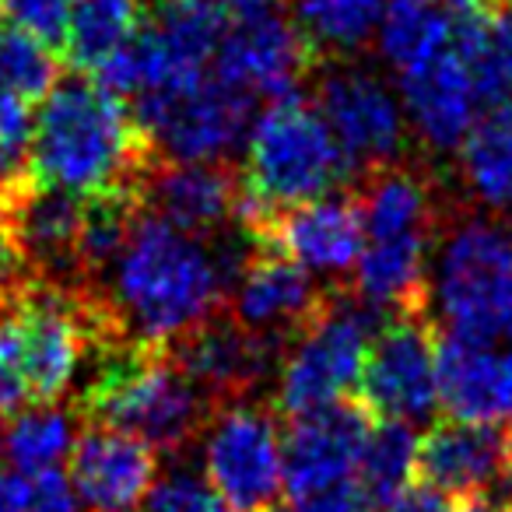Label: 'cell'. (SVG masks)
Here are the masks:
<instances>
[{"instance_id": "obj_8", "label": "cell", "mask_w": 512, "mask_h": 512, "mask_svg": "<svg viewBox=\"0 0 512 512\" xmlns=\"http://www.w3.org/2000/svg\"><path fill=\"white\" fill-rule=\"evenodd\" d=\"M316 109L327 120L348 158L351 183L383 165L404 162L407 155V113L390 85L372 67L355 60H327L316 78Z\"/></svg>"}, {"instance_id": "obj_23", "label": "cell", "mask_w": 512, "mask_h": 512, "mask_svg": "<svg viewBox=\"0 0 512 512\" xmlns=\"http://www.w3.org/2000/svg\"><path fill=\"white\" fill-rule=\"evenodd\" d=\"M141 32V0H74L64 32V60L92 78Z\"/></svg>"}, {"instance_id": "obj_15", "label": "cell", "mask_w": 512, "mask_h": 512, "mask_svg": "<svg viewBox=\"0 0 512 512\" xmlns=\"http://www.w3.org/2000/svg\"><path fill=\"white\" fill-rule=\"evenodd\" d=\"M242 169L228 162H176L155 155L137 183L141 211L190 235L218 239L239 228Z\"/></svg>"}, {"instance_id": "obj_7", "label": "cell", "mask_w": 512, "mask_h": 512, "mask_svg": "<svg viewBox=\"0 0 512 512\" xmlns=\"http://www.w3.org/2000/svg\"><path fill=\"white\" fill-rule=\"evenodd\" d=\"M204 477L228 512H281L285 439L278 411L249 400L214 407L204 428Z\"/></svg>"}, {"instance_id": "obj_10", "label": "cell", "mask_w": 512, "mask_h": 512, "mask_svg": "<svg viewBox=\"0 0 512 512\" xmlns=\"http://www.w3.org/2000/svg\"><path fill=\"white\" fill-rule=\"evenodd\" d=\"M358 390L376 421L414 425L432 418L439 407V327L428 309H404L379 323Z\"/></svg>"}, {"instance_id": "obj_9", "label": "cell", "mask_w": 512, "mask_h": 512, "mask_svg": "<svg viewBox=\"0 0 512 512\" xmlns=\"http://www.w3.org/2000/svg\"><path fill=\"white\" fill-rule=\"evenodd\" d=\"M134 120L162 158L225 162L242 137H249L253 99L214 74H204L176 92L137 99Z\"/></svg>"}, {"instance_id": "obj_39", "label": "cell", "mask_w": 512, "mask_h": 512, "mask_svg": "<svg viewBox=\"0 0 512 512\" xmlns=\"http://www.w3.org/2000/svg\"><path fill=\"white\" fill-rule=\"evenodd\" d=\"M158 4H165V0H158Z\"/></svg>"}, {"instance_id": "obj_18", "label": "cell", "mask_w": 512, "mask_h": 512, "mask_svg": "<svg viewBox=\"0 0 512 512\" xmlns=\"http://www.w3.org/2000/svg\"><path fill=\"white\" fill-rule=\"evenodd\" d=\"M71 484L88 512H141L158 484V449L109 425H88L71 449Z\"/></svg>"}, {"instance_id": "obj_25", "label": "cell", "mask_w": 512, "mask_h": 512, "mask_svg": "<svg viewBox=\"0 0 512 512\" xmlns=\"http://www.w3.org/2000/svg\"><path fill=\"white\" fill-rule=\"evenodd\" d=\"M74 442H78V428L64 407H29L15 418L0 421V467L22 470V474L57 470V463L71 460Z\"/></svg>"}, {"instance_id": "obj_27", "label": "cell", "mask_w": 512, "mask_h": 512, "mask_svg": "<svg viewBox=\"0 0 512 512\" xmlns=\"http://www.w3.org/2000/svg\"><path fill=\"white\" fill-rule=\"evenodd\" d=\"M414 460H418V435L411 432V425L376 421L369 439H365L355 484H351L358 495V505L379 502V498L407 488L414 477Z\"/></svg>"}, {"instance_id": "obj_24", "label": "cell", "mask_w": 512, "mask_h": 512, "mask_svg": "<svg viewBox=\"0 0 512 512\" xmlns=\"http://www.w3.org/2000/svg\"><path fill=\"white\" fill-rule=\"evenodd\" d=\"M386 15V0H292V22L306 36L320 64L351 60Z\"/></svg>"}, {"instance_id": "obj_11", "label": "cell", "mask_w": 512, "mask_h": 512, "mask_svg": "<svg viewBox=\"0 0 512 512\" xmlns=\"http://www.w3.org/2000/svg\"><path fill=\"white\" fill-rule=\"evenodd\" d=\"M169 358L214 407L249 400L271 376H278L288 344L242 327L232 313H218L190 334L165 344Z\"/></svg>"}, {"instance_id": "obj_33", "label": "cell", "mask_w": 512, "mask_h": 512, "mask_svg": "<svg viewBox=\"0 0 512 512\" xmlns=\"http://www.w3.org/2000/svg\"><path fill=\"white\" fill-rule=\"evenodd\" d=\"M362 512H453V498L421 481H411L407 488L393 491L379 502H365Z\"/></svg>"}, {"instance_id": "obj_21", "label": "cell", "mask_w": 512, "mask_h": 512, "mask_svg": "<svg viewBox=\"0 0 512 512\" xmlns=\"http://www.w3.org/2000/svg\"><path fill=\"white\" fill-rule=\"evenodd\" d=\"M355 200L365 221V239H397V235H432L439 239L449 214L442 207L439 176L425 165L393 162L365 172L355 183Z\"/></svg>"}, {"instance_id": "obj_20", "label": "cell", "mask_w": 512, "mask_h": 512, "mask_svg": "<svg viewBox=\"0 0 512 512\" xmlns=\"http://www.w3.org/2000/svg\"><path fill=\"white\" fill-rule=\"evenodd\" d=\"M439 404L453 421H512V351L439 330Z\"/></svg>"}, {"instance_id": "obj_22", "label": "cell", "mask_w": 512, "mask_h": 512, "mask_svg": "<svg viewBox=\"0 0 512 512\" xmlns=\"http://www.w3.org/2000/svg\"><path fill=\"white\" fill-rule=\"evenodd\" d=\"M460 179L477 207L512 214V106H498L477 120L460 144Z\"/></svg>"}, {"instance_id": "obj_31", "label": "cell", "mask_w": 512, "mask_h": 512, "mask_svg": "<svg viewBox=\"0 0 512 512\" xmlns=\"http://www.w3.org/2000/svg\"><path fill=\"white\" fill-rule=\"evenodd\" d=\"M148 512H228V505L214 495L204 477L190 470H176L155 484L148 498Z\"/></svg>"}, {"instance_id": "obj_5", "label": "cell", "mask_w": 512, "mask_h": 512, "mask_svg": "<svg viewBox=\"0 0 512 512\" xmlns=\"http://www.w3.org/2000/svg\"><path fill=\"white\" fill-rule=\"evenodd\" d=\"M428 309L449 334L498 341L512 330V228L484 214L449 218L428 274Z\"/></svg>"}, {"instance_id": "obj_36", "label": "cell", "mask_w": 512, "mask_h": 512, "mask_svg": "<svg viewBox=\"0 0 512 512\" xmlns=\"http://www.w3.org/2000/svg\"><path fill=\"white\" fill-rule=\"evenodd\" d=\"M218 4L235 15H253V11H271L278 0H218Z\"/></svg>"}, {"instance_id": "obj_16", "label": "cell", "mask_w": 512, "mask_h": 512, "mask_svg": "<svg viewBox=\"0 0 512 512\" xmlns=\"http://www.w3.org/2000/svg\"><path fill=\"white\" fill-rule=\"evenodd\" d=\"M372 418L362 404H330L288 421L285 491L292 502L355 484V470L369 439Z\"/></svg>"}, {"instance_id": "obj_19", "label": "cell", "mask_w": 512, "mask_h": 512, "mask_svg": "<svg viewBox=\"0 0 512 512\" xmlns=\"http://www.w3.org/2000/svg\"><path fill=\"white\" fill-rule=\"evenodd\" d=\"M260 242H271L274 249L292 256L313 278L344 281L355 274L358 256L365 249V221L355 193L320 197L278 211Z\"/></svg>"}, {"instance_id": "obj_12", "label": "cell", "mask_w": 512, "mask_h": 512, "mask_svg": "<svg viewBox=\"0 0 512 512\" xmlns=\"http://www.w3.org/2000/svg\"><path fill=\"white\" fill-rule=\"evenodd\" d=\"M320 67V57L306 43L295 22L271 11L235 15L214 53V78L249 99H285Z\"/></svg>"}, {"instance_id": "obj_37", "label": "cell", "mask_w": 512, "mask_h": 512, "mask_svg": "<svg viewBox=\"0 0 512 512\" xmlns=\"http://www.w3.org/2000/svg\"><path fill=\"white\" fill-rule=\"evenodd\" d=\"M495 4L498 0H449V8L453 11H477V15H488Z\"/></svg>"}, {"instance_id": "obj_35", "label": "cell", "mask_w": 512, "mask_h": 512, "mask_svg": "<svg viewBox=\"0 0 512 512\" xmlns=\"http://www.w3.org/2000/svg\"><path fill=\"white\" fill-rule=\"evenodd\" d=\"M288 512H362V505H358L355 488H341L327 491V495L299 498V502L288 505Z\"/></svg>"}, {"instance_id": "obj_1", "label": "cell", "mask_w": 512, "mask_h": 512, "mask_svg": "<svg viewBox=\"0 0 512 512\" xmlns=\"http://www.w3.org/2000/svg\"><path fill=\"white\" fill-rule=\"evenodd\" d=\"M253 242L242 228L204 239L141 211L113 271L92 295L123 341L165 348L225 313L228 288Z\"/></svg>"}, {"instance_id": "obj_13", "label": "cell", "mask_w": 512, "mask_h": 512, "mask_svg": "<svg viewBox=\"0 0 512 512\" xmlns=\"http://www.w3.org/2000/svg\"><path fill=\"white\" fill-rule=\"evenodd\" d=\"M337 292L344 288H320L313 274L295 264L292 256L274 249L271 242L256 239L239 278L228 288L225 313H232L242 327L256 334L292 344L299 330H306L316 316L327 313Z\"/></svg>"}, {"instance_id": "obj_34", "label": "cell", "mask_w": 512, "mask_h": 512, "mask_svg": "<svg viewBox=\"0 0 512 512\" xmlns=\"http://www.w3.org/2000/svg\"><path fill=\"white\" fill-rule=\"evenodd\" d=\"M488 53L512 99V0H498L488 11Z\"/></svg>"}, {"instance_id": "obj_38", "label": "cell", "mask_w": 512, "mask_h": 512, "mask_svg": "<svg viewBox=\"0 0 512 512\" xmlns=\"http://www.w3.org/2000/svg\"><path fill=\"white\" fill-rule=\"evenodd\" d=\"M505 341H509V351H512V330H509V334H505Z\"/></svg>"}, {"instance_id": "obj_26", "label": "cell", "mask_w": 512, "mask_h": 512, "mask_svg": "<svg viewBox=\"0 0 512 512\" xmlns=\"http://www.w3.org/2000/svg\"><path fill=\"white\" fill-rule=\"evenodd\" d=\"M453 22L456 15L439 0H390L376 32L379 53L393 71L404 74L453 39Z\"/></svg>"}, {"instance_id": "obj_2", "label": "cell", "mask_w": 512, "mask_h": 512, "mask_svg": "<svg viewBox=\"0 0 512 512\" xmlns=\"http://www.w3.org/2000/svg\"><path fill=\"white\" fill-rule=\"evenodd\" d=\"M158 151L134 113L88 74L60 78L39 102L25 169L32 179L74 197L134 193Z\"/></svg>"}, {"instance_id": "obj_28", "label": "cell", "mask_w": 512, "mask_h": 512, "mask_svg": "<svg viewBox=\"0 0 512 512\" xmlns=\"http://www.w3.org/2000/svg\"><path fill=\"white\" fill-rule=\"evenodd\" d=\"M60 81V60L53 46L22 29L0 32V85L22 95L29 106L43 102Z\"/></svg>"}, {"instance_id": "obj_6", "label": "cell", "mask_w": 512, "mask_h": 512, "mask_svg": "<svg viewBox=\"0 0 512 512\" xmlns=\"http://www.w3.org/2000/svg\"><path fill=\"white\" fill-rule=\"evenodd\" d=\"M376 309L348 292H337L327 313L295 334L278 369V414L288 421L320 407L341 404L362 383L369 344L376 334Z\"/></svg>"}, {"instance_id": "obj_4", "label": "cell", "mask_w": 512, "mask_h": 512, "mask_svg": "<svg viewBox=\"0 0 512 512\" xmlns=\"http://www.w3.org/2000/svg\"><path fill=\"white\" fill-rule=\"evenodd\" d=\"M242 183L271 225L285 207L330 197L341 183H351V169L320 109L292 92L271 102L249 127Z\"/></svg>"}, {"instance_id": "obj_29", "label": "cell", "mask_w": 512, "mask_h": 512, "mask_svg": "<svg viewBox=\"0 0 512 512\" xmlns=\"http://www.w3.org/2000/svg\"><path fill=\"white\" fill-rule=\"evenodd\" d=\"M0 512H81V498L60 470L22 474L0 467Z\"/></svg>"}, {"instance_id": "obj_3", "label": "cell", "mask_w": 512, "mask_h": 512, "mask_svg": "<svg viewBox=\"0 0 512 512\" xmlns=\"http://www.w3.org/2000/svg\"><path fill=\"white\" fill-rule=\"evenodd\" d=\"M92 376L78 397L88 425H109L137 435L158 453H179L200 439L214 404L190 383L158 344L99 341Z\"/></svg>"}, {"instance_id": "obj_32", "label": "cell", "mask_w": 512, "mask_h": 512, "mask_svg": "<svg viewBox=\"0 0 512 512\" xmlns=\"http://www.w3.org/2000/svg\"><path fill=\"white\" fill-rule=\"evenodd\" d=\"M32 106L22 95L0 85V151H8L15 162H25L32 141Z\"/></svg>"}, {"instance_id": "obj_14", "label": "cell", "mask_w": 512, "mask_h": 512, "mask_svg": "<svg viewBox=\"0 0 512 512\" xmlns=\"http://www.w3.org/2000/svg\"><path fill=\"white\" fill-rule=\"evenodd\" d=\"M400 99L414 137L432 155L460 151L477 120L488 113L477 71L456 36L439 53L400 74Z\"/></svg>"}, {"instance_id": "obj_17", "label": "cell", "mask_w": 512, "mask_h": 512, "mask_svg": "<svg viewBox=\"0 0 512 512\" xmlns=\"http://www.w3.org/2000/svg\"><path fill=\"white\" fill-rule=\"evenodd\" d=\"M512 470V421H439L418 439L414 477L453 502L488 498Z\"/></svg>"}, {"instance_id": "obj_30", "label": "cell", "mask_w": 512, "mask_h": 512, "mask_svg": "<svg viewBox=\"0 0 512 512\" xmlns=\"http://www.w3.org/2000/svg\"><path fill=\"white\" fill-rule=\"evenodd\" d=\"M71 4L74 0H0V15L8 18L11 29L29 32L57 50V46H64Z\"/></svg>"}]
</instances>
